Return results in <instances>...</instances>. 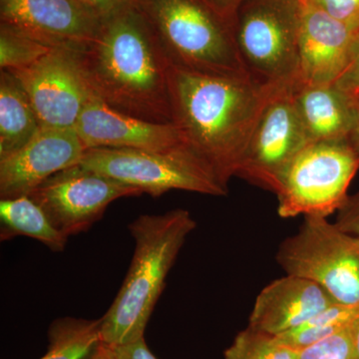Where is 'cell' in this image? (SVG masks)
Listing matches in <instances>:
<instances>
[{"mask_svg": "<svg viewBox=\"0 0 359 359\" xmlns=\"http://www.w3.org/2000/svg\"><path fill=\"white\" fill-rule=\"evenodd\" d=\"M96 98L113 109L157 123H172V65L136 4L102 18L89 43L74 51Z\"/></svg>", "mask_w": 359, "mask_h": 359, "instance_id": "6da1fadb", "label": "cell"}, {"mask_svg": "<svg viewBox=\"0 0 359 359\" xmlns=\"http://www.w3.org/2000/svg\"><path fill=\"white\" fill-rule=\"evenodd\" d=\"M287 84H262L250 77L203 74L172 66V123L187 147L228 186L237 177L264 110Z\"/></svg>", "mask_w": 359, "mask_h": 359, "instance_id": "7a4b0ae2", "label": "cell"}, {"mask_svg": "<svg viewBox=\"0 0 359 359\" xmlns=\"http://www.w3.org/2000/svg\"><path fill=\"white\" fill-rule=\"evenodd\" d=\"M197 226L190 212L142 215L129 224L133 259L119 292L101 318V341L111 347L143 339L158 299L186 238Z\"/></svg>", "mask_w": 359, "mask_h": 359, "instance_id": "3957f363", "label": "cell"}, {"mask_svg": "<svg viewBox=\"0 0 359 359\" xmlns=\"http://www.w3.org/2000/svg\"><path fill=\"white\" fill-rule=\"evenodd\" d=\"M173 67L223 76L249 77L233 26L203 0H138Z\"/></svg>", "mask_w": 359, "mask_h": 359, "instance_id": "277c9868", "label": "cell"}, {"mask_svg": "<svg viewBox=\"0 0 359 359\" xmlns=\"http://www.w3.org/2000/svg\"><path fill=\"white\" fill-rule=\"evenodd\" d=\"M299 0H245L233 22L238 55L250 79L290 83L299 73Z\"/></svg>", "mask_w": 359, "mask_h": 359, "instance_id": "5b68a950", "label": "cell"}, {"mask_svg": "<svg viewBox=\"0 0 359 359\" xmlns=\"http://www.w3.org/2000/svg\"><path fill=\"white\" fill-rule=\"evenodd\" d=\"M80 165L152 197L173 190L228 195V186L202 158L186 145L167 151L86 149Z\"/></svg>", "mask_w": 359, "mask_h": 359, "instance_id": "8992f818", "label": "cell"}, {"mask_svg": "<svg viewBox=\"0 0 359 359\" xmlns=\"http://www.w3.org/2000/svg\"><path fill=\"white\" fill-rule=\"evenodd\" d=\"M276 261L287 275L316 283L337 304L359 306V238L325 217H304L299 231L280 245Z\"/></svg>", "mask_w": 359, "mask_h": 359, "instance_id": "52a82bcc", "label": "cell"}, {"mask_svg": "<svg viewBox=\"0 0 359 359\" xmlns=\"http://www.w3.org/2000/svg\"><path fill=\"white\" fill-rule=\"evenodd\" d=\"M358 169L359 155L348 140L309 144L283 175L278 215L327 218L339 212Z\"/></svg>", "mask_w": 359, "mask_h": 359, "instance_id": "ba28073f", "label": "cell"}, {"mask_svg": "<svg viewBox=\"0 0 359 359\" xmlns=\"http://www.w3.org/2000/svg\"><path fill=\"white\" fill-rule=\"evenodd\" d=\"M142 194L134 187L78 164L53 175L28 196L58 231L70 237L88 231L102 219L111 203Z\"/></svg>", "mask_w": 359, "mask_h": 359, "instance_id": "9c48e42d", "label": "cell"}, {"mask_svg": "<svg viewBox=\"0 0 359 359\" xmlns=\"http://www.w3.org/2000/svg\"><path fill=\"white\" fill-rule=\"evenodd\" d=\"M294 82L283 86L264 110L237 173L276 195L292 161L309 144L295 108Z\"/></svg>", "mask_w": 359, "mask_h": 359, "instance_id": "30bf717a", "label": "cell"}, {"mask_svg": "<svg viewBox=\"0 0 359 359\" xmlns=\"http://www.w3.org/2000/svg\"><path fill=\"white\" fill-rule=\"evenodd\" d=\"M11 72L29 97L41 128H74L93 96L69 49L52 48L29 67Z\"/></svg>", "mask_w": 359, "mask_h": 359, "instance_id": "8fae6325", "label": "cell"}, {"mask_svg": "<svg viewBox=\"0 0 359 359\" xmlns=\"http://www.w3.org/2000/svg\"><path fill=\"white\" fill-rule=\"evenodd\" d=\"M101 23L83 0H0V25L50 48L76 51L95 39Z\"/></svg>", "mask_w": 359, "mask_h": 359, "instance_id": "7c38bea8", "label": "cell"}, {"mask_svg": "<svg viewBox=\"0 0 359 359\" xmlns=\"http://www.w3.org/2000/svg\"><path fill=\"white\" fill-rule=\"evenodd\" d=\"M85 146L74 128H41L27 144L0 159V197L28 196L53 175L76 166Z\"/></svg>", "mask_w": 359, "mask_h": 359, "instance_id": "4fadbf2b", "label": "cell"}, {"mask_svg": "<svg viewBox=\"0 0 359 359\" xmlns=\"http://www.w3.org/2000/svg\"><path fill=\"white\" fill-rule=\"evenodd\" d=\"M299 2L297 80L302 84L334 85L346 68L359 28L335 20L311 2Z\"/></svg>", "mask_w": 359, "mask_h": 359, "instance_id": "5bb4252c", "label": "cell"}, {"mask_svg": "<svg viewBox=\"0 0 359 359\" xmlns=\"http://www.w3.org/2000/svg\"><path fill=\"white\" fill-rule=\"evenodd\" d=\"M85 148L167 151L185 145L173 123L146 121L125 114L92 96L74 127Z\"/></svg>", "mask_w": 359, "mask_h": 359, "instance_id": "9a60e30c", "label": "cell"}, {"mask_svg": "<svg viewBox=\"0 0 359 359\" xmlns=\"http://www.w3.org/2000/svg\"><path fill=\"white\" fill-rule=\"evenodd\" d=\"M332 304L334 299L316 283L287 275L269 283L257 295L249 327L278 337Z\"/></svg>", "mask_w": 359, "mask_h": 359, "instance_id": "2e32d148", "label": "cell"}, {"mask_svg": "<svg viewBox=\"0 0 359 359\" xmlns=\"http://www.w3.org/2000/svg\"><path fill=\"white\" fill-rule=\"evenodd\" d=\"M292 90L309 144L348 140L358 113L348 94L334 85L302 84L297 80Z\"/></svg>", "mask_w": 359, "mask_h": 359, "instance_id": "e0dca14e", "label": "cell"}, {"mask_svg": "<svg viewBox=\"0 0 359 359\" xmlns=\"http://www.w3.org/2000/svg\"><path fill=\"white\" fill-rule=\"evenodd\" d=\"M41 129L29 97L8 70L0 72V159L25 147Z\"/></svg>", "mask_w": 359, "mask_h": 359, "instance_id": "ac0fdd59", "label": "cell"}, {"mask_svg": "<svg viewBox=\"0 0 359 359\" xmlns=\"http://www.w3.org/2000/svg\"><path fill=\"white\" fill-rule=\"evenodd\" d=\"M0 240L26 236L39 241L52 252L65 250L67 236L52 224L47 215L29 196L0 201Z\"/></svg>", "mask_w": 359, "mask_h": 359, "instance_id": "d6986e66", "label": "cell"}, {"mask_svg": "<svg viewBox=\"0 0 359 359\" xmlns=\"http://www.w3.org/2000/svg\"><path fill=\"white\" fill-rule=\"evenodd\" d=\"M101 318H61L48 330V349L40 359H84L101 341Z\"/></svg>", "mask_w": 359, "mask_h": 359, "instance_id": "ffe728a7", "label": "cell"}, {"mask_svg": "<svg viewBox=\"0 0 359 359\" xmlns=\"http://www.w3.org/2000/svg\"><path fill=\"white\" fill-rule=\"evenodd\" d=\"M358 316L359 306H346L335 302L294 330L276 337L285 346L299 351L351 327Z\"/></svg>", "mask_w": 359, "mask_h": 359, "instance_id": "44dd1931", "label": "cell"}, {"mask_svg": "<svg viewBox=\"0 0 359 359\" xmlns=\"http://www.w3.org/2000/svg\"><path fill=\"white\" fill-rule=\"evenodd\" d=\"M224 356V359H299L297 351L283 344L275 335L250 327L238 334Z\"/></svg>", "mask_w": 359, "mask_h": 359, "instance_id": "7402d4cb", "label": "cell"}, {"mask_svg": "<svg viewBox=\"0 0 359 359\" xmlns=\"http://www.w3.org/2000/svg\"><path fill=\"white\" fill-rule=\"evenodd\" d=\"M50 47L26 36L13 28L0 25V67L1 70L15 71L29 67Z\"/></svg>", "mask_w": 359, "mask_h": 359, "instance_id": "603a6c76", "label": "cell"}, {"mask_svg": "<svg viewBox=\"0 0 359 359\" xmlns=\"http://www.w3.org/2000/svg\"><path fill=\"white\" fill-rule=\"evenodd\" d=\"M299 359H358L351 327L297 351Z\"/></svg>", "mask_w": 359, "mask_h": 359, "instance_id": "cb8c5ba5", "label": "cell"}, {"mask_svg": "<svg viewBox=\"0 0 359 359\" xmlns=\"http://www.w3.org/2000/svg\"><path fill=\"white\" fill-rule=\"evenodd\" d=\"M313 4L335 20L359 28V0H302Z\"/></svg>", "mask_w": 359, "mask_h": 359, "instance_id": "d4e9b609", "label": "cell"}, {"mask_svg": "<svg viewBox=\"0 0 359 359\" xmlns=\"http://www.w3.org/2000/svg\"><path fill=\"white\" fill-rule=\"evenodd\" d=\"M334 86L347 94L359 91V30L353 40L346 68L335 82Z\"/></svg>", "mask_w": 359, "mask_h": 359, "instance_id": "484cf974", "label": "cell"}, {"mask_svg": "<svg viewBox=\"0 0 359 359\" xmlns=\"http://www.w3.org/2000/svg\"><path fill=\"white\" fill-rule=\"evenodd\" d=\"M334 224L340 230L359 238V191L348 196L346 202L337 212Z\"/></svg>", "mask_w": 359, "mask_h": 359, "instance_id": "4316f807", "label": "cell"}, {"mask_svg": "<svg viewBox=\"0 0 359 359\" xmlns=\"http://www.w3.org/2000/svg\"><path fill=\"white\" fill-rule=\"evenodd\" d=\"M115 359H158L146 344L145 339L113 347Z\"/></svg>", "mask_w": 359, "mask_h": 359, "instance_id": "83f0119b", "label": "cell"}, {"mask_svg": "<svg viewBox=\"0 0 359 359\" xmlns=\"http://www.w3.org/2000/svg\"><path fill=\"white\" fill-rule=\"evenodd\" d=\"M219 18L233 26L238 8L245 0H203Z\"/></svg>", "mask_w": 359, "mask_h": 359, "instance_id": "f1b7e54d", "label": "cell"}, {"mask_svg": "<svg viewBox=\"0 0 359 359\" xmlns=\"http://www.w3.org/2000/svg\"><path fill=\"white\" fill-rule=\"evenodd\" d=\"M83 1L92 7L101 18H104L122 7L137 4L138 0H83Z\"/></svg>", "mask_w": 359, "mask_h": 359, "instance_id": "f546056e", "label": "cell"}, {"mask_svg": "<svg viewBox=\"0 0 359 359\" xmlns=\"http://www.w3.org/2000/svg\"><path fill=\"white\" fill-rule=\"evenodd\" d=\"M84 359H115L113 347L100 342Z\"/></svg>", "mask_w": 359, "mask_h": 359, "instance_id": "4dcf8cb0", "label": "cell"}, {"mask_svg": "<svg viewBox=\"0 0 359 359\" xmlns=\"http://www.w3.org/2000/svg\"><path fill=\"white\" fill-rule=\"evenodd\" d=\"M356 109H358V113H356L355 125H354V128L353 132H351L348 141L359 155V109L358 108H356Z\"/></svg>", "mask_w": 359, "mask_h": 359, "instance_id": "1f68e13d", "label": "cell"}, {"mask_svg": "<svg viewBox=\"0 0 359 359\" xmlns=\"http://www.w3.org/2000/svg\"><path fill=\"white\" fill-rule=\"evenodd\" d=\"M351 337H353V342L354 349H355L356 355L359 359V316L353 321V325H351Z\"/></svg>", "mask_w": 359, "mask_h": 359, "instance_id": "d6a6232c", "label": "cell"}, {"mask_svg": "<svg viewBox=\"0 0 359 359\" xmlns=\"http://www.w3.org/2000/svg\"><path fill=\"white\" fill-rule=\"evenodd\" d=\"M349 96L353 99V104L356 108L359 109V91L354 92V93L348 94Z\"/></svg>", "mask_w": 359, "mask_h": 359, "instance_id": "836d02e7", "label": "cell"}]
</instances>
